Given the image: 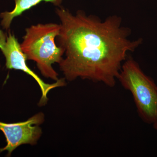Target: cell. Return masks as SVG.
I'll list each match as a JSON object with an SVG mask.
<instances>
[{"label": "cell", "mask_w": 157, "mask_h": 157, "mask_svg": "<svg viewBox=\"0 0 157 157\" xmlns=\"http://www.w3.org/2000/svg\"><path fill=\"white\" fill-rule=\"evenodd\" d=\"M0 49L6 58L7 69L21 70L33 77L36 81L42 92V97L39 103V106H44L47 103V95L51 90L66 85L65 78L59 79L52 84L46 83L30 69L27 64V59L21 50L20 44L10 31L7 35L0 29Z\"/></svg>", "instance_id": "cell-4"}, {"label": "cell", "mask_w": 157, "mask_h": 157, "mask_svg": "<svg viewBox=\"0 0 157 157\" xmlns=\"http://www.w3.org/2000/svg\"><path fill=\"white\" fill-rule=\"evenodd\" d=\"M45 121L42 113L35 114L25 121L14 123L0 122V131L3 132L7 144L0 149V152H8L7 156H10L12 152L23 144L36 145L42 136L40 125Z\"/></svg>", "instance_id": "cell-5"}, {"label": "cell", "mask_w": 157, "mask_h": 157, "mask_svg": "<svg viewBox=\"0 0 157 157\" xmlns=\"http://www.w3.org/2000/svg\"><path fill=\"white\" fill-rule=\"evenodd\" d=\"M0 67H1V65H0Z\"/></svg>", "instance_id": "cell-8"}, {"label": "cell", "mask_w": 157, "mask_h": 157, "mask_svg": "<svg viewBox=\"0 0 157 157\" xmlns=\"http://www.w3.org/2000/svg\"><path fill=\"white\" fill-rule=\"evenodd\" d=\"M56 13L61 21L57 38L65 55L59 64L65 79L80 78L113 87L122 62L142 39L130 40L131 29L122 26L121 18L116 15L102 21L82 11L73 14L63 8L56 9Z\"/></svg>", "instance_id": "cell-1"}, {"label": "cell", "mask_w": 157, "mask_h": 157, "mask_svg": "<svg viewBox=\"0 0 157 157\" xmlns=\"http://www.w3.org/2000/svg\"><path fill=\"white\" fill-rule=\"evenodd\" d=\"M15 6L13 11L2 12L0 14L2 18L1 25L3 28L8 30L14 17L21 15L24 12L36 6L42 2H50L59 6L63 0H14Z\"/></svg>", "instance_id": "cell-6"}, {"label": "cell", "mask_w": 157, "mask_h": 157, "mask_svg": "<svg viewBox=\"0 0 157 157\" xmlns=\"http://www.w3.org/2000/svg\"><path fill=\"white\" fill-rule=\"evenodd\" d=\"M117 79L132 93L142 120L153 124L157 118V86L154 82L143 73L132 58L124 62Z\"/></svg>", "instance_id": "cell-3"}, {"label": "cell", "mask_w": 157, "mask_h": 157, "mask_svg": "<svg viewBox=\"0 0 157 157\" xmlns=\"http://www.w3.org/2000/svg\"><path fill=\"white\" fill-rule=\"evenodd\" d=\"M153 125L154 128L157 131V118L155 121V122L154 123Z\"/></svg>", "instance_id": "cell-7"}, {"label": "cell", "mask_w": 157, "mask_h": 157, "mask_svg": "<svg viewBox=\"0 0 157 157\" xmlns=\"http://www.w3.org/2000/svg\"><path fill=\"white\" fill-rule=\"evenodd\" d=\"M60 25L39 24L26 29V33L20 44L27 60L36 62L42 76L54 81L59 80L58 74L52 65L59 63L63 59L64 50L55 42L59 36Z\"/></svg>", "instance_id": "cell-2"}]
</instances>
